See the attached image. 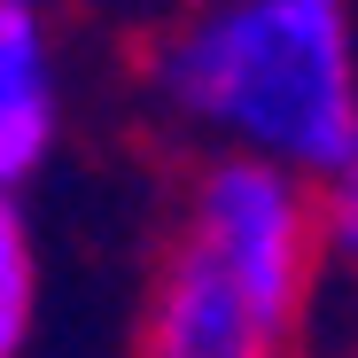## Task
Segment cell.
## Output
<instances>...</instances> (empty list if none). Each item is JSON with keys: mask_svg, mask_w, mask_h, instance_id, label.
Listing matches in <instances>:
<instances>
[{"mask_svg": "<svg viewBox=\"0 0 358 358\" xmlns=\"http://www.w3.org/2000/svg\"><path fill=\"white\" fill-rule=\"evenodd\" d=\"M320 203L296 171L257 164V156H226L203 171L195 187V234L187 250L257 312V327L288 335L296 304L312 288V257H320Z\"/></svg>", "mask_w": 358, "mask_h": 358, "instance_id": "obj_2", "label": "cell"}, {"mask_svg": "<svg viewBox=\"0 0 358 358\" xmlns=\"http://www.w3.org/2000/svg\"><path fill=\"white\" fill-rule=\"evenodd\" d=\"M327 234L358 257V141H350V156H343V171H335V187H327Z\"/></svg>", "mask_w": 358, "mask_h": 358, "instance_id": "obj_6", "label": "cell"}, {"mask_svg": "<svg viewBox=\"0 0 358 358\" xmlns=\"http://www.w3.org/2000/svg\"><path fill=\"white\" fill-rule=\"evenodd\" d=\"M31 288H39V273H31V234H24V218H16V203L0 195V358H16L24 335H31Z\"/></svg>", "mask_w": 358, "mask_h": 358, "instance_id": "obj_5", "label": "cell"}, {"mask_svg": "<svg viewBox=\"0 0 358 358\" xmlns=\"http://www.w3.org/2000/svg\"><path fill=\"white\" fill-rule=\"evenodd\" d=\"M141 358H280V335L257 327V312L195 250H179L164 265V280H156Z\"/></svg>", "mask_w": 358, "mask_h": 358, "instance_id": "obj_3", "label": "cell"}, {"mask_svg": "<svg viewBox=\"0 0 358 358\" xmlns=\"http://www.w3.org/2000/svg\"><path fill=\"white\" fill-rule=\"evenodd\" d=\"M55 141V86H47V31L31 0H0V195L24 187Z\"/></svg>", "mask_w": 358, "mask_h": 358, "instance_id": "obj_4", "label": "cell"}, {"mask_svg": "<svg viewBox=\"0 0 358 358\" xmlns=\"http://www.w3.org/2000/svg\"><path fill=\"white\" fill-rule=\"evenodd\" d=\"M156 86L280 171H343L358 141V71L343 0H210L156 39Z\"/></svg>", "mask_w": 358, "mask_h": 358, "instance_id": "obj_1", "label": "cell"}]
</instances>
